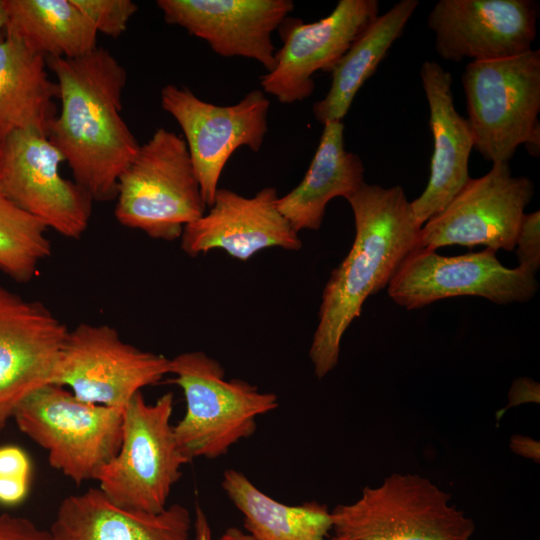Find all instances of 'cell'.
<instances>
[{"label":"cell","mask_w":540,"mask_h":540,"mask_svg":"<svg viewBox=\"0 0 540 540\" xmlns=\"http://www.w3.org/2000/svg\"><path fill=\"white\" fill-rule=\"evenodd\" d=\"M47 65L60 100L48 139L93 201L115 199L119 176L140 146L122 117L126 69L102 47Z\"/></svg>","instance_id":"1"},{"label":"cell","mask_w":540,"mask_h":540,"mask_svg":"<svg viewBox=\"0 0 540 540\" xmlns=\"http://www.w3.org/2000/svg\"><path fill=\"white\" fill-rule=\"evenodd\" d=\"M346 200L354 215L355 238L322 293L309 349L319 379L337 366L347 328L361 315L366 299L387 287L416 249L422 227L400 185L386 188L364 182Z\"/></svg>","instance_id":"2"},{"label":"cell","mask_w":540,"mask_h":540,"mask_svg":"<svg viewBox=\"0 0 540 540\" xmlns=\"http://www.w3.org/2000/svg\"><path fill=\"white\" fill-rule=\"evenodd\" d=\"M172 383L184 394L186 411L173 425L182 453L195 458L224 456L242 439L252 436L257 418L275 410L278 397L242 379H225L223 366L202 351L170 359Z\"/></svg>","instance_id":"3"},{"label":"cell","mask_w":540,"mask_h":540,"mask_svg":"<svg viewBox=\"0 0 540 540\" xmlns=\"http://www.w3.org/2000/svg\"><path fill=\"white\" fill-rule=\"evenodd\" d=\"M114 214L128 228L172 241L206 212L184 138L158 128L118 179Z\"/></svg>","instance_id":"4"},{"label":"cell","mask_w":540,"mask_h":540,"mask_svg":"<svg viewBox=\"0 0 540 540\" xmlns=\"http://www.w3.org/2000/svg\"><path fill=\"white\" fill-rule=\"evenodd\" d=\"M173 405L172 392L152 404L138 392L123 410L119 450L96 479L114 504L149 513L167 507L183 465L190 463L171 424Z\"/></svg>","instance_id":"5"},{"label":"cell","mask_w":540,"mask_h":540,"mask_svg":"<svg viewBox=\"0 0 540 540\" xmlns=\"http://www.w3.org/2000/svg\"><path fill=\"white\" fill-rule=\"evenodd\" d=\"M335 536L347 540H469L474 521L451 495L418 474L393 473L332 511Z\"/></svg>","instance_id":"6"},{"label":"cell","mask_w":540,"mask_h":540,"mask_svg":"<svg viewBox=\"0 0 540 540\" xmlns=\"http://www.w3.org/2000/svg\"><path fill=\"white\" fill-rule=\"evenodd\" d=\"M13 419L47 451L51 467L76 484L96 480L121 444V411L81 401L55 384L28 395Z\"/></svg>","instance_id":"7"},{"label":"cell","mask_w":540,"mask_h":540,"mask_svg":"<svg viewBox=\"0 0 540 540\" xmlns=\"http://www.w3.org/2000/svg\"><path fill=\"white\" fill-rule=\"evenodd\" d=\"M462 85L474 148L493 164L509 163L539 123L540 51L469 62Z\"/></svg>","instance_id":"8"},{"label":"cell","mask_w":540,"mask_h":540,"mask_svg":"<svg viewBox=\"0 0 540 540\" xmlns=\"http://www.w3.org/2000/svg\"><path fill=\"white\" fill-rule=\"evenodd\" d=\"M170 365L169 358L124 342L109 325L82 323L68 330L50 384L123 412L142 388L170 374Z\"/></svg>","instance_id":"9"},{"label":"cell","mask_w":540,"mask_h":540,"mask_svg":"<svg viewBox=\"0 0 540 540\" xmlns=\"http://www.w3.org/2000/svg\"><path fill=\"white\" fill-rule=\"evenodd\" d=\"M538 287L536 275L520 266H503L490 248L459 256L415 249L396 270L387 292L396 304L413 310L458 296L483 297L499 305L524 303Z\"/></svg>","instance_id":"10"},{"label":"cell","mask_w":540,"mask_h":540,"mask_svg":"<svg viewBox=\"0 0 540 540\" xmlns=\"http://www.w3.org/2000/svg\"><path fill=\"white\" fill-rule=\"evenodd\" d=\"M533 195L531 179L513 176L509 163L493 164L485 175L470 178L442 211L422 225L416 249L484 245L512 251Z\"/></svg>","instance_id":"11"},{"label":"cell","mask_w":540,"mask_h":540,"mask_svg":"<svg viewBox=\"0 0 540 540\" xmlns=\"http://www.w3.org/2000/svg\"><path fill=\"white\" fill-rule=\"evenodd\" d=\"M161 106L181 127L204 202L209 208L221 173L242 146L257 152L268 130L270 101L252 90L234 105L218 106L174 84L161 90Z\"/></svg>","instance_id":"12"},{"label":"cell","mask_w":540,"mask_h":540,"mask_svg":"<svg viewBox=\"0 0 540 540\" xmlns=\"http://www.w3.org/2000/svg\"><path fill=\"white\" fill-rule=\"evenodd\" d=\"M62 154L47 135L16 131L0 140V191L48 229L78 239L92 214V198L61 175Z\"/></svg>","instance_id":"13"},{"label":"cell","mask_w":540,"mask_h":540,"mask_svg":"<svg viewBox=\"0 0 540 540\" xmlns=\"http://www.w3.org/2000/svg\"><path fill=\"white\" fill-rule=\"evenodd\" d=\"M378 15L377 0H340L328 16L311 23L287 17L278 28L283 45L275 65L260 77L262 91L283 104L305 100L314 90L313 75L331 72Z\"/></svg>","instance_id":"14"},{"label":"cell","mask_w":540,"mask_h":540,"mask_svg":"<svg viewBox=\"0 0 540 540\" xmlns=\"http://www.w3.org/2000/svg\"><path fill=\"white\" fill-rule=\"evenodd\" d=\"M538 4L531 0H439L428 16L435 49L444 60L508 58L531 48Z\"/></svg>","instance_id":"15"},{"label":"cell","mask_w":540,"mask_h":540,"mask_svg":"<svg viewBox=\"0 0 540 540\" xmlns=\"http://www.w3.org/2000/svg\"><path fill=\"white\" fill-rule=\"evenodd\" d=\"M67 332L44 304L0 285V438L19 404L50 384Z\"/></svg>","instance_id":"16"},{"label":"cell","mask_w":540,"mask_h":540,"mask_svg":"<svg viewBox=\"0 0 540 540\" xmlns=\"http://www.w3.org/2000/svg\"><path fill=\"white\" fill-rule=\"evenodd\" d=\"M277 200L274 187L251 197L218 188L209 210L184 228L181 249L192 257L222 249L242 261L266 248L301 249L302 241L279 211Z\"/></svg>","instance_id":"17"},{"label":"cell","mask_w":540,"mask_h":540,"mask_svg":"<svg viewBox=\"0 0 540 540\" xmlns=\"http://www.w3.org/2000/svg\"><path fill=\"white\" fill-rule=\"evenodd\" d=\"M165 21L206 41L223 57L275 65L272 33L294 9L291 0H158Z\"/></svg>","instance_id":"18"},{"label":"cell","mask_w":540,"mask_h":540,"mask_svg":"<svg viewBox=\"0 0 540 540\" xmlns=\"http://www.w3.org/2000/svg\"><path fill=\"white\" fill-rule=\"evenodd\" d=\"M422 87L429 105L433 138L430 176L423 193L411 203L422 226L442 211L470 179L469 157L474 139L466 118L455 108L452 77L436 61H424L420 69Z\"/></svg>","instance_id":"19"},{"label":"cell","mask_w":540,"mask_h":540,"mask_svg":"<svg viewBox=\"0 0 540 540\" xmlns=\"http://www.w3.org/2000/svg\"><path fill=\"white\" fill-rule=\"evenodd\" d=\"M192 527L183 505L149 513L118 506L91 488L63 499L49 532L53 540H192Z\"/></svg>","instance_id":"20"},{"label":"cell","mask_w":540,"mask_h":540,"mask_svg":"<svg viewBox=\"0 0 540 540\" xmlns=\"http://www.w3.org/2000/svg\"><path fill=\"white\" fill-rule=\"evenodd\" d=\"M364 182L362 159L345 148L343 122H328L303 179L278 197L277 206L297 233L319 230L328 203L336 197L347 199Z\"/></svg>","instance_id":"21"},{"label":"cell","mask_w":540,"mask_h":540,"mask_svg":"<svg viewBox=\"0 0 540 540\" xmlns=\"http://www.w3.org/2000/svg\"><path fill=\"white\" fill-rule=\"evenodd\" d=\"M47 60L0 30V140L16 131L48 135L58 87Z\"/></svg>","instance_id":"22"},{"label":"cell","mask_w":540,"mask_h":540,"mask_svg":"<svg viewBox=\"0 0 540 540\" xmlns=\"http://www.w3.org/2000/svg\"><path fill=\"white\" fill-rule=\"evenodd\" d=\"M418 4L417 0L397 2L356 38L333 67L328 93L312 107L317 121L324 125L343 120L357 92L400 37Z\"/></svg>","instance_id":"23"},{"label":"cell","mask_w":540,"mask_h":540,"mask_svg":"<svg viewBox=\"0 0 540 540\" xmlns=\"http://www.w3.org/2000/svg\"><path fill=\"white\" fill-rule=\"evenodd\" d=\"M5 6L4 31L46 60L76 58L98 47V33L72 0H5Z\"/></svg>","instance_id":"24"},{"label":"cell","mask_w":540,"mask_h":540,"mask_svg":"<svg viewBox=\"0 0 540 540\" xmlns=\"http://www.w3.org/2000/svg\"><path fill=\"white\" fill-rule=\"evenodd\" d=\"M222 489L244 518L254 540H327L332 531L331 511L316 501L287 505L260 491L247 476L227 469Z\"/></svg>","instance_id":"25"},{"label":"cell","mask_w":540,"mask_h":540,"mask_svg":"<svg viewBox=\"0 0 540 540\" xmlns=\"http://www.w3.org/2000/svg\"><path fill=\"white\" fill-rule=\"evenodd\" d=\"M46 225L0 191V270L17 282H28L51 255Z\"/></svg>","instance_id":"26"},{"label":"cell","mask_w":540,"mask_h":540,"mask_svg":"<svg viewBox=\"0 0 540 540\" xmlns=\"http://www.w3.org/2000/svg\"><path fill=\"white\" fill-rule=\"evenodd\" d=\"M97 33L117 38L127 29L138 6L131 0H72Z\"/></svg>","instance_id":"27"},{"label":"cell","mask_w":540,"mask_h":540,"mask_svg":"<svg viewBox=\"0 0 540 540\" xmlns=\"http://www.w3.org/2000/svg\"><path fill=\"white\" fill-rule=\"evenodd\" d=\"M516 256L520 267L532 274L540 269V212L524 214L515 243Z\"/></svg>","instance_id":"28"},{"label":"cell","mask_w":540,"mask_h":540,"mask_svg":"<svg viewBox=\"0 0 540 540\" xmlns=\"http://www.w3.org/2000/svg\"><path fill=\"white\" fill-rule=\"evenodd\" d=\"M0 540H53L49 530H43L27 518L0 514Z\"/></svg>","instance_id":"29"},{"label":"cell","mask_w":540,"mask_h":540,"mask_svg":"<svg viewBox=\"0 0 540 540\" xmlns=\"http://www.w3.org/2000/svg\"><path fill=\"white\" fill-rule=\"evenodd\" d=\"M31 464L28 455L17 446L0 447V477L30 479Z\"/></svg>","instance_id":"30"},{"label":"cell","mask_w":540,"mask_h":540,"mask_svg":"<svg viewBox=\"0 0 540 540\" xmlns=\"http://www.w3.org/2000/svg\"><path fill=\"white\" fill-rule=\"evenodd\" d=\"M29 480L0 477V504L13 506L22 502L28 493Z\"/></svg>","instance_id":"31"},{"label":"cell","mask_w":540,"mask_h":540,"mask_svg":"<svg viewBox=\"0 0 540 540\" xmlns=\"http://www.w3.org/2000/svg\"><path fill=\"white\" fill-rule=\"evenodd\" d=\"M509 405L523 402H539V384L529 378H518L511 386Z\"/></svg>","instance_id":"32"},{"label":"cell","mask_w":540,"mask_h":540,"mask_svg":"<svg viewBox=\"0 0 540 540\" xmlns=\"http://www.w3.org/2000/svg\"><path fill=\"white\" fill-rule=\"evenodd\" d=\"M539 442L522 435H514L510 440L511 450L519 456L539 462Z\"/></svg>","instance_id":"33"},{"label":"cell","mask_w":540,"mask_h":540,"mask_svg":"<svg viewBox=\"0 0 540 540\" xmlns=\"http://www.w3.org/2000/svg\"><path fill=\"white\" fill-rule=\"evenodd\" d=\"M194 540H212V531L206 513L200 505L195 506L193 521Z\"/></svg>","instance_id":"34"},{"label":"cell","mask_w":540,"mask_h":540,"mask_svg":"<svg viewBox=\"0 0 540 540\" xmlns=\"http://www.w3.org/2000/svg\"><path fill=\"white\" fill-rule=\"evenodd\" d=\"M527 152L532 157L540 155V123H538L524 143Z\"/></svg>","instance_id":"35"},{"label":"cell","mask_w":540,"mask_h":540,"mask_svg":"<svg viewBox=\"0 0 540 540\" xmlns=\"http://www.w3.org/2000/svg\"><path fill=\"white\" fill-rule=\"evenodd\" d=\"M216 540H254L248 533L237 527L227 528Z\"/></svg>","instance_id":"36"},{"label":"cell","mask_w":540,"mask_h":540,"mask_svg":"<svg viewBox=\"0 0 540 540\" xmlns=\"http://www.w3.org/2000/svg\"><path fill=\"white\" fill-rule=\"evenodd\" d=\"M7 22V12L5 6V0H0V30L5 28Z\"/></svg>","instance_id":"37"},{"label":"cell","mask_w":540,"mask_h":540,"mask_svg":"<svg viewBox=\"0 0 540 540\" xmlns=\"http://www.w3.org/2000/svg\"><path fill=\"white\" fill-rule=\"evenodd\" d=\"M327 540H347V539L342 538V537H338V536H335V535H334L333 537L328 538Z\"/></svg>","instance_id":"38"}]
</instances>
